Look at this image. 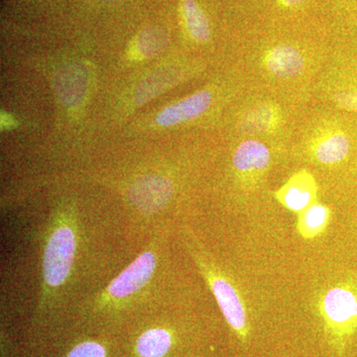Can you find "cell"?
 <instances>
[{
  "mask_svg": "<svg viewBox=\"0 0 357 357\" xmlns=\"http://www.w3.org/2000/svg\"><path fill=\"white\" fill-rule=\"evenodd\" d=\"M89 84L88 73L79 63H69L61 67L54 77L53 83L59 100L72 109L84 102Z\"/></svg>",
  "mask_w": 357,
  "mask_h": 357,
  "instance_id": "5b68a950",
  "label": "cell"
},
{
  "mask_svg": "<svg viewBox=\"0 0 357 357\" xmlns=\"http://www.w3.org/2000/svg\"><path fill=\"white\" fill-rule=\"evenodd\" d=\"M79 248L76 213L69 206H59L45 234L42 279L45 300L60 293L72 275Z\"/></svg>",
  "mask_w": 357,
  "mask_h": 357,
  "instance_id": "6da1fadb",
  "label": "cell"
},
{
  "mask_svg": "<svg viewBox=\"0 0 357 357\" xmlns=\"http://www.w3.org/2000/svg\"><path fill=\"white\" fill-rule=\"evenodd\" d=\"M282 203L287 206L289 210L302 211L306 210L311 204L312 195L311 190L305 185L293 184L282 192L280 197Z\"/></svg>",
  "mask_w": 357,
  "mask_h": 357,
  "instance_id": "2e32d148",
  "label": "cell"
},
{
  "mask_svg": "<svg viewBox=\"0 0 357 357\" xmlns=\"http://www.w3.org/2000/svg\"><path fill=\"white\" fill-rule=\"evenodd\" d=\"M197 263L227 324L236 333L239 340L245 342L249 333L248 314L243 300L239 297L236 288L222 274L218 273L215 267L208 264L204 259L197 258Z\"/></svg>",
  "mask_w": 357,
  "mask_h": 357,
  "instance_id": "277c9868",
  "label": "cell"
},
{
  "mask_svg": "<svg viewBox=\"0 0 357 357\" xmlns=\"http://www.w3.org/2000/svg\"><path fill=\"white\" fill-rule=\"evenodd\" d=\"M211 98L213 96L208 91L188 96L162 109L155 117V123L162 128H169L197 119L210 107Z\"/></svg>",
  "mask_w": 357,
  "mask_h": 357,
  "instance_id": "8992f818",
  "label": "cell"
},
{
  "mask_svg": "<svg viewBox=\"0 0 357 357\" xmlns=\"http://www.w3.org/2000/svg\"><path fill=\"white\" fill-rule=\"evenodd\" d=\"M303 1H305V0H284V3L288 6H294L302 3Z\"/></svg>",
  "mask_w": 357,
  "mask_h": 357,
  "instance_id": "ffe728a7",
  "label": "cell"
},
{
  "mask_svg": "<svg viewBox=\"0 0 357 357\" xmlns=\"http://www.w3.org/2000/svg\"><path fill=\"white\" fill-rule=\"evenodd\" d=\"M182 13L192 38L201 43L208 41L211 37L210 23L198 3L195 0H184Z\"/></svg>",
  "mask_w": 357,
  "mask_h": 357,
  "instance_id": "5bb4252c",
  "label": "cell"
},
{
  "mask_svg": "<svg viewBox=\"0 0 357 357\" xmlns=\"http://www.w3.org/2000/svg\"><path fill=\"white\" fill-rule=\"evenodd\" d=\"M319 311L331 344L342 354L357 332V281L330 289L321 298Z\"/></svg>",
  "mask_w": 357,
  "mask_h": 357,
  "instance_id": "7a4b0ae2",
  "label": "cell"
},
{
  "mask_svg": "<svg viewBox=\"0 0 357 357\" xmlns=\"http://www.w3.org/2000/svg\"><path fill=\"white\" fill-rule=\"evenodd\" d=\"M158 265L155 250L148 249L110 282L100 296L102 307L116 306L128 302L151 281Z\"/></svg>",
  "mask_w": 357,
  "mask_h": 357,
  "instance_id": "3957f363",
  "label": "cell"
},
{
  "mask_svg": "<svg viewBox=\"0 0 357 357\" xmlns=\"http://www.w3.org/2000/svg\"><path fill=\"white\" fill-rule=\"evenodd\" d=\"M174 344L173 333L164 328H148L135 342L138 357H165Z\"/></svg>",
  "mask_w": 357,
  "mask_h": 357,
  "instance_id": "9c48e42d",
  "label": "cell"
},
{
  "mask_svg": "<svg viewBox=\"0 0 357 357\" xmlns=\"http://www.w3.org/2000/svg\"><path fill=\"white\" fill-rule=\"evenodd\" d=\"M340 103L349 109H357V93H347V95L340 96Z\"/></svg>",
  "mask_w": 357,
  "mask_h": 357,
  "instance_id": "ac0fdd59",
  "label": "cell"
},
{
  "mask_svg": "<svg viewBox=\"0 0 357 357\" xmlns=\"http://www.w3.org/2000/svg\"><path fill=\"white\" fill-rule=\"evenodd\" d=\"M172 194V183L162 176H147L130 188V198L134 203L141 208L151 210L166 204Z\"/></svg>",
  "mask_w": 357,
  "mask_h": 357,
  "instance_id": "52a82bcc",
  "label": "cell"
},
{
  "mask_svg": "<svg viewBox=\"0 0 357 357\" xmlns=\"http://www.w3.org/2000/svg\"><path fill=\"white\" fill-rule=\"evenodd\" d=\"M269 163V150L259 141L248 140L241 143L234 155V166L241 172L262 170Z\"/></svg>",
  "mask_w": 357,
  "mask_h": 357,
  "instance_id": "30bf717a",
  "label": "cell"
},
{
  "mask_svg": "<svg viewBox=\"0 0 357 357\" xmlns=\"http://www.w3.org/2000/svg\"><path fill=\"white\" fill-rule=\"evenodd\" d=\"M105 1H112V0H105Z\"/></svg>",
  "mask_w": 357,
  "mask_h": 357,
  "instance_id": "44dd1931",
  "label": "cell"
},
{
  "mask_svg": "<svg viewBox=\"0 0 357 357\" xmlns=\"http://www.w3.org/2000/svg\"><path fill=\"white\" fill-rule=\"evenodd\" d=\"M173 72L170 70L162 69L154 70L145 77L134 89L133 102L136 105H144L150 100L158 96L162 91L173 84Z\"/></svg>",
  "mask_w": 357,
  "mask_h": 357,
  "instance_id": "8fae6325",
  "label": "cell"
},
{
  "mask_svg": "<svg viewBox=\"0 0 357 357\" xmlns=\"http://www.w3.org/2000/svg\"><path fill=\"white\" fill-rule=\"evenodd\" d=\"M1 126H3L4 128H11L14 126V121L13 117L10 115L7 114H1Z\"/></svg>",
  "mask_w": 357,
  "mask_h": 357,
  "instance_id": "d6986e66",
  "label": "cell"
},
{
  "mask_svg": "<svg viewBox=\"0 0 357 357\" xmlns=\"http://www.w3.org/2000/svg\"><path fill=\"white\" fill-rule=\"evenodd\" d=\"M268 69L275 76L292 77L304 69V59L297 49L284 45L270 52L267 58Z\"/></svg>",
  "mask_w": 357,
  "mask_h": 357,
  "instance_id": "ba28073f",
  "label": "cell"
},
{
  "mask_svg": "<svg viewBox=\"0 0 357 357\" xmlns=\"http://www.w3.org/2000/svg\"><path fill=\"white\" fill-rule=\"evenodd\" d=\"M331 211L321 204L307 206L301 215L298 230L304 238L312 239L321 236L330 223Z\"/></svg>",
  "mask_w": 357,
  "mask_h": 357,
  "instance_id": "4fadbf2b",
  "label": "cell"
},
{
  "mask_svg": "<svg viewBox=\"0 0 357 357\" xmlns=\"http://www.w3.org/2000/svg\"><path fill=\"white\" fill-rule=\"evenodd\" d=\"M351 150V141L342 133L335 134L317 147L316 157L324 164H335L344 160Z\"/></svg>",
  "mask_w": 357,
  "mask_h": 357,
  "instance_id": "9a60e30c",
  "label": "cell"
},
{
  "mask_svg": "<svg viewBox=\"0 0 357 357\" xmlns=\"http://www.w3.org/2000/svg\"><path fill=\"white\" fill-rule=\"evenodd\" d=\"M107 349L102 342L84 340L75 345L66 357H107Z\"/></svg>",
  "mask_w": 357,
  "mask_h": 357,
  "instance_id": "e0dca14e",
  "label": "cell"
},
{
  "mask_svg": "<svg viewBox=\"0 0 357 357\" xmlns=\"http://www.w3.org/2000/svg\"><path fill=\"white\" fill-rule=\"evenodd\" d=\"M168 37L163 30L151 27L143 30L133 43L132 55L136 59L146 60L161 55L166 49Z\"/></svg>",
  "mask_w": 357,
  "mask_h": 357,
  "instance_id": "7c38bea8",
  "label": "cell"
}]
</instances>
